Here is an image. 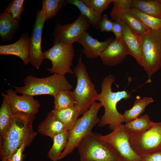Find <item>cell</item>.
Masks as SVG:
<instances>
[{
	"label": "cell",
	"instance_id": "cell-5",
	"mask_svg": "<svg viewBox=\"0 0 161 161\" xmlns=\"http://www.w3.org/2000/svg\"><path fill=\"white\" fill-rule=\"evenodd\" d=\"M73 71L77 78V84L72 92L75 98V105L80 108L81 115L97 100L99 94L96 90L95 84L92 82L89 76L81 55L79 58L78 64Z\"/></svg>",
	"mask_w": 161,
	"mask_h": 161
},
{
	"label": "cell",
	"instance_id": "cell-8",
	"mask_svg": "<svg viewBox=\"0 0 161 161\" xmlns=\"http://www.w3.org/2000/svg\"><path fill=\"white\" fill-rule=\"evenodd\" d=\"M100 138L114 151L121 161H143L141 157L134 151L129 141V132L122 124L117 126L110 133L101 134Z\"/></svg>",
	"mask_w": 161,
	"mask_h": 161
},
{
	"label": "cell",
	"instance_id": "cell-7",
	"mask_svg": "<svg viewBox=\"0 0 161 161\" xmlns=\"http://www.w3.org/2000/svg\"><path fill=\"white\" fill-rule=\"evenodd\" d=\"M143 67L147 74L148 83L161 68V29L151 30L141 37Z\"/></svg>",
	"mask_w": 161,
	"mask_h": 161
},
{
	"label": "cell",
	"instance_id": "cell-6",
	"mask_svg": "<svg viewBox=\"0 0 161 161\" xmlns=\"http://www.w3.org/2000/svg\"><path fill=\"white\" fill-rule=\"evenodd\" d=\"M100 134L92 131L78 144L80 161H118L117 154L100 137Z\"/></svg>",
	"mask_w": 161,
	"mask_h": 161
},
{
	"label": "cell",
	"instance_id": "cell-34",
	"mask_svg": "<svg viewBox=\"0 0 161 161\" xmlns=\"http://www.w3.org/2000/svg\"><path fill=\"white\" fill-rule=\"evenodd\" d=\"M114 34L115 38L118 40L122 39L123 28L121 22L119 21L113 22L112 31Z\"/></svg>",
	"mask_w": 161,
	"mask_h": 161
},
{
	"label": "cell",
	"instance_id": "cell-3",
	"mask_svg": "<svg viewBox=\"0 0 161 161\" xmlns=\"http://www.w3.org/2000/svg\"><path fill=\"white\" fill-rule=\"evenodd\" d=\"M23 81L24 85L15 86V91L17 93L32 96L50 95L53 97L61 90H70L72 88L65 75L56 74L43 78L28 75Z\"/></svg>",
	"mask_w": 161,
	"mask_h": 161
},
{
	"label": "cell",
	"instance_id": "cell-15",
	"mask_svg": "<svg viewBox=\"0 0 161 161\" xmlns=\"http://www.w3.org/2000/svg\"><path fill=\"white\" fill-rule=\"evenodd\" d=\"M129 55L123 39L113 38L99 56L103 63L108 66H114L121 63Z\"/></svg>",
	"mask_w": 161,
	"mask_h": 161
},
{
	"label": "cell",
	"instance_id": "cell-19",
	"mask_svg": "<svg viewBox=\"0 0 161 161\" xmlns=\"http://www.w3.org/2000/svg\"><path fill=\"white\" fill-rule=\"evenodd\" d=\"M67 131L65 126L51 112H49L45 119L39 124L38 131L52 139L56 135Z\"/></svg>",
	"mask_w": 161,
	"mask_h": 161
},
{
	"label": "cell",
	"instance_id": "cell-26",
	"mask_svg": "<svg viewBox=\"0 0 161 161\" xmlns=\"http://www.w3.org/2000/svg\"><path fill=\"white\" fill-rule=\"evenodd\" d=\"M68 4L74 5L78 7L80 13L88 20L91 24L96 30L100 29V24L102 16L96 13L84 3L81 0H67Z\"/></svg>",
	"mask_w": 161,
	"mask_h": 161
},
{
	"label": "cell",
	"instance_id": "cell-33",
	"mask_svg": "<svg viewBox=\"0 0 161 161\" xmlns=\"http://www.w3.org/2000/svg\"><path fill=\"white\" fill-rule=\"evenodd\" d=\"M113 26V22L109 19L106 15L102 16L100 24V29L101 32H112Z\"/></svg>",
	"mask_w": 161,
	"mask_h": 161
},
{
	"label": "cell",
	"instance_id": "cell-24",
	"mask_svg": "<svg viewBox=\"0 0 161 161\" xmlns=\"http://www.w3.org/2000/svg\"><path fill=\"white\" fill-rule=\"evenodd\" d=\"M69 132L66 131L55 136L52 139L53 143L47 156L52 161L59 160L61 154L65 148L68 141Z\"/></svg>",
	"mask_w": 161,
	"mask_h": 161
},
{
	"label": "cell",
	"instance_id": "cell-12",
	"mask_svg": "<svg viewBox=\"0 0 161 161\" xmlns=\"http://www.w3.org/2000/svg\"><path fill=\"white\" fill-rule=\"evenodd\" d=\"M110 16L114 21L120 20L142 37L151 29L145 26L132 12L131 0H113Z\"/></svg>",
	"mask_w": 161,
	"mask_h": 161
},
{
	"label": "cell",
	"instance_id": "cell-37",
	"mask_svg": "<svg viewBox=\"0 0 161 161\" xmlns=\"http://www.w3.org/2000/svg\"><path fill=\"white\" fill-rule=\"evenodd\" d=\"M118 161H120V160H118Z\"/></svg>",
	"mask_w": 161,
	"mask_h": 161
},
{
	"label": "cell",
	"instance_id": "cell-16",
	"mask_svg": "<svg viewBox=\"0 0 161 161\" xmlns=\"http://www.w3.org/2000/svg\"><path fill=\"white\" fill-rule=\"evenodd\" d=\"M30 37L28 34L24 33L16 42L9 44L0 45V55H13L20 58L24 64L30 63Z\"/></svg>",
	"mask_w": 161,
	"mask_h": 161
},
{
	"label": "cell",
	"instance_id": "cell-39",
	"mask_svg": "<svg viewBox=\"0 0 161 161\" xmlns=\"http://www.w3.org/2000/svg\"></svg>",
	"mask_w": 161,
	"mask_h": 161
},
{
	"label": "cell",
	"instance_id": "cell-27",
	"mask_svg": "<svg viewBox=\"0 0 161 161\" xmlns=\"http://www.w3.org/2000/svg\"><path fill=\"white\" fill-rule=\"evenodd\" d=\"M156 123L151 120L148 114H145L126 123L124 125L130 133H139L147 131Z\"/></svg>",
	"mask_w": 161,
	"mask_h": 161
},
{
	"label": "cell",
	"instance_id": "cell-25",
	"mask_svg": "<svg viewBox=\"0 0 161 161\" xmlns=\"http://www.w3.org/2000/svg\"><path fill=\"white\" fill-rule=\"evenodd\" d=\"M151 97H144L142 99L136 100L130 109L126 110L123 114L126 123L138 117L143 113L146 107L154 102Z\"/></svg>",
	"mask_w": 161,
	"mask_h": 161
},
{
	"label": "cell",
	"instance_id": "cell-31",
	"mask_svg": "<svg viewBox=\"0 0 161 161\" xmlns=\"http://www.w3.org/2000/svg\"><path fill=\"white\" fill-rule=\"evenodd\" d=\"M24 0H13L4 11L10 14L13 18L21 20V16L24 10Z\"/></svg>",
	"mask_w": 161,
	"mask_h": 161
},
{
	"label": "cell",
	"instance_id": "cell-1",
	"mask_svg": "<svg viewBox=\"0 0 161 161\" xmlns=\"http://www.w3.org/2000/svg\"><path fill=\"white\" fill-rule=\"evenodd\" d=\"M35 114L19 112L14 113L11 126L0 137V157L2 161H9L22 145H30L37 135L33 128Z\"/></svg>",
	"mask_w": 161,
	"mask_h": 161
},
{
	"label": "cell",
	"instance_id": "cell-9",
	"mask_svg": "<svg viewBox=\"0 0 161 161\" xmlns=\"http://www.w3.org/2000/svg\"><path fill=\"white\" fill-rule=\"evenodd\" d=\"M44 59L49 60L51 62L52 67L47 69L51 73L64 75L74 74L71 69L75 56L73 45L57 42L44 52Z\"/></svg>",
	"mask_w": 161,
	"mask_h": 161
},
{
	"label": "cell",
	"instance_id": "cell-29",
	"mask_svg": "<svg viewBox=\"0 0 161 161\" xmlns=\"http://www.w3.org/2000/svg\"><path fill=\"white\" fill-rule=\"evenodd\" d=\"M67 4V0H43L41 10L48 20L54 17Z\"/></svg>",
	"mask_w": 161,
	"mask_h": 161
},
{
	"label": "cell",
	"instance_id": "cell-13",
	"mask_svg": "<svg viewBox=\"0 0 161 161\" xmlns=\"http://www.w3.org/2000/svg\"><path fill=\"white\" fill-rule=\"evenodd\" d=\"M46 20L44 12L41 10H38L30 37V63L37 69L40 68L44 59L41 42L43 29Z\"/></svg>",
	"mask_w": 161,
	"mask_h": 161
},
{
	"label": "cell",
	"instance_id": "cell-38",
	"mask_svg": "<svg viewBox=\"0 0 161 161\" xmlns=\"http://www.w3.org/2000/svg\"><path fill=\"white\" fill-rule=\"evenodd\" d=\"M9 161H10V160H9Z\"/></svg>",
	"mask_w": 161,
	"mask_h": 161
},
{
	"label": "cell",
	"instance_id": "cell-4",
	"mask_svg": "<svg viewBox=\"0 0 161 161\" xmlns=\"http://www.w3.org/2000/svg\"><path fill=\"white\" fill-rule=\"evenodd\" d=\"M102 105L100 102H94L90 108L78 118L73 128L69 132L66 145L60 157L61 160L71 154L81 140L92 132L93 128L99 123L98 112Z\"/></svg>",
	"mask_w": 161,
	"mask_h": 161
},
{
	"label": "cell",
	"instance_id": "cell-22",
	"mask_svg": "<svg viewBox=\"0 0 161 161\" xmlns=\"http://www.w3.org/2000/svg\"><path fill=\"white\" fill-rule=\"evenodd\" d=\"M131 5L144 13L161 19V0H131Z\"/></svg>",
	"mask_w": 161,
	"mask_h": 161
},
{
	"label": "cell",
	"instance_id": "cell-14",
	"mask_svg": "<svg viewBox=\"0 0 161 161\" xmlns=\"http://www.w3.org/2000/svg\"><path fill=\"white\" fill-rule=\"evenodd\" d=\"M5 92L13 113L21 112L35 115L38 112L41 104L33 96L25 94L19 95L12 89H7Z\"/></svg>",
	"mask_w": 161,
	"mask_h": 161
},
{
	"label": "cell",
	"instance_id": "cell-17",
	"mask_svg": "<svg viewBox=\"0 0 161 161\" xmlns=\"http://www.w3.org/2000/svg\"><path fill=\"white\" fill-rule=\"evenodd\" d=\"M117 21H120L123 26L122 39L127 48L129 55L132 56L137 63L143 67L141 37L133 31L124 21L120 20Z\"/></svg>",
	"mask_w": 161,
	"mask_h": 161
},
{
	"label": "cell",
	"instance_id": "cell-21",
	"mask_svg": "<svg viewBox=\"0 0 161 161\" xmlns=\"http://www.w3.org/2000/svg\"><path fill=\"white\" fill-rule=\"evenodd\" d=\"M51 112L59 120L64 124L68 131L73 128L79 116L81 115L80 108L75 105L61 110L53 109Z\"/></svg>",
	"mask_w": 161,
	"mask_h": 161
},
{
	"label": "cell",
	"instance_id": "cell-18",
	"mask_svg": "<svg viewBox=\"0 0 161 161\" xmlns=\"http://www.w3.org/2000/svg\"><path fill=\"white\" fill-rule=\"evenodd\" d=\"M112 39L109 38L105 41H100L93 38L86 31L81 35L77 42L80 44L83 47L82 53L87 58L93 59L99 56Z\"/></svg>",
	"mask_w": 161,
	"mask_h": 161
},
{
	"label": "cell",
	"instance_id": "cell-32",
	"mask_svg": "<svg viewBox=\"0 0 161 161\" xmlns=\"http://www.w3.org/2000/svg\"><path fill=\"white\" fill-rule=\"evenodd\" d=\"M113 0H81L86 5L101 16L103 12Z\"/></svg>",
	"mask_w": 161,
	"mask_h": 161
},
{
	"label": "cell",
	"instance_id": "cell-35",
	"mask_svg": "<svg viewBox=\"0 0 161 161\" xmlns=\"http://www.w3.org/2000/svg\"><path fill=\"white\" fill-rule=\"evenodd\" d=\"M142 158L143 161H161V149Z\"/></svg>",
	"mask_w": 161,
	"mask_h": 161
},
{
	"label": "cell",
	"instance_id": "cell-2",
	"mask_svg": "<svg viewBox=\"0 0 161 161\" xmlns=\"http://www.w3.org/2000/svg\"><path fill=\"white\" fill-rule=\"evenodd\" d=\"M115 79L114 76L112 74L103 78L101 84V91L97 99L104 109V113L98 123L99 126L103 127L108 125L112 130L124 122L123 114L117 110V103L122 99L126 100L131 97V95L125 90L116 92L112 91V85Z\"/></svg>",
	"mask_w": 161,
	"mask_h": 161
},
{
	"label": "cell",
	"instance_id": "cell-11",
	"mask_svg": "<svg viewBox=\"0 0 161 161\" xmlns=\"http://www.w3.org/2000/svg\"><path fill=\"white\" fill-rule=\"evenodd\" d=\"M91 24L88 19L80 14L73 22L61 24L57 23L53 32L54 44L61 42L73 45L84 32L87 31Z\"/></svg>",
	"mask_w": 161,
	"mask_h": 161
},
{
	"label": "cell",
	"instance_id": "cell-20",
	"mask_svg": "<svg viewBox=\"0 0 161 161\" xmlns=\"http://www.w3.org/2000/svg\"><path fill=\"white\" fill-rule=\"evenodd\" d=\"M21 20L13 18L9 13L4 11L0 14V36L1 42L10 41L18 31Z\"/></svg>",
	"mask_w": 161,
	"mask_h": 161
},
{
	"label": "cell",
	"instance_id": "cell-23",
	"mask_svg": "<svg viewBox=\"0 0 161 161\" xmlns=\"http://www.w3.org/2000/svg\"><path fill=\"white\" fill-rule=\"evenodd\" d=\"M2 102L0 109V137L4 136L10 128L14 113L6 94L1 92Z\"/></svg>",
	"mask_w": 161,
	"mask_h": 161
},
{
	"label": "cell",
	"instance_id": "cell-28",
	"mask_svg": "<svg viewBox=\"0 0 161 161\" xmlns=\"http://www.w3.org/2000/svg\"><path fill=\"white\" fill-rule=\"evenodd\" d=\"M54 109L61 110L72 107L75 105L73 92L69 90H61L54 96Z\"/></svg>",
	"mask_w": 161,
	"mask_h": 161
},
{
	"label": "cell",
	"instance_id": "cell-36",
	"mask_svg": "<svg viewBox=\"0 0 161 161\" xmlns=\"http://www.w3.org/2000/svg\"><path fill=\"white\" fill-rule=\"evenodd\" d=\"M26 147L24 144L22 145L13 154L10 160V161H23V153Z\"/></svg>",
	"mask_w": 161,
	"mask_h": 161
},
{
	"label": "cell",
	"instance_id": "cell-10",
	"mask_svg": "<svg viewBox=\"0 0 161 161\" xmlns=\"http://www.w3.org/2000/svg\"><path fill=\"white\" fill-rule=\"evenodd\" d=\"M129 141L135 152L142 157L161 149V121L143 132H129Z\"/></svg>",
	"mask_w": 161,
	"mask_h": 161
},
{
	"label": "cell",
	"instance_id": "cell-30",
	"mask_svg": "<svg viewBox=\"0 0 161 161\" xmlns=\"http://www.w3.org/2000/svg\"><path fill=\"white\" fill-rule=\"evenodd\" d=\"M133 13L146 27L151 30L161 29V19L144 13L131 7Z\"/></svg>",
	"mask_w": 161,
	"mask_h": 161
}]
</instances>
